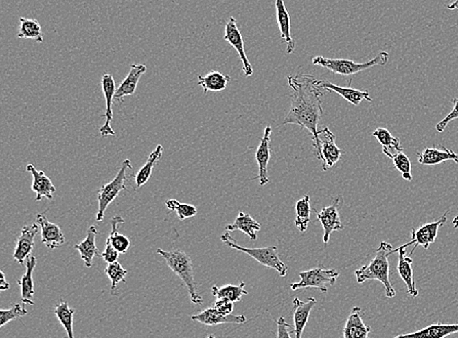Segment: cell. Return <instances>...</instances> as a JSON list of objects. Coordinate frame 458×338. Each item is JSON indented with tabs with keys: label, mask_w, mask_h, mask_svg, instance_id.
<instances>
[{
	"label": "cell",
	"mask_w": 458,
	"mask_h": 338,
	"mask_svg": "<svg viewBox=\"0 0 458 338\" xmlns=\"http://www.w3.org/2000/svg\"><path fill=\"white\" fill-rule=\"evenodd\" d=\"M418 163L423 166H437V164L453 161L458 164V154L453 150L443 147L441 150L436 148H426L423 152L417 153Z\"/></svg>",
	"instance_id": "cell-23"
},
{
	"label": "cell",
	"mask_w": 458,
	"mask_h": 338,
	"mask_svg": "<svg viewBox=\"0 0 458 338\" xmlns=\"http://www.w3.org/2000/svg\"><path fill=\"white\" fill-rule=\"evenodd\" d=\"M211 293L216 298H227L233 302H239L242 300V295H249V291H245L244 282H240L239 286L227 284L222 288L214 286H212Z\"/></svg>",
	"instance_id": "cell-36"
},
{
	"label": "cell",
	"mask_w": 458,
	"mask_h": 338,
	"mask_svg": "<svg viewBox=\"0 0 458 338\" xmlns=\"http://www.w3.org/2000/svg\"><path fill=\"white\" fill-rule=\"evenodd\" d=\"M27 172L32 173V190L36 194V201L43 200V198L48 200H53V194L56 192V187L54 186L50 178L44 173L43 170H38L34 168V164H29L27 166Z\"/></svg>",
	"instance_id": "cell-17"
},
{
	"label": "cell",
	"mask_w": 458,
	"mask_h": 338,
	"mask_svg": "<svg viewBox=\"0 0 458 338\" xmlns=\"http://www.w3.org/2000/svg\"><path fill=\"white\" fill-rule=\"evenodd\" d=\"M448 212H450V210H446L445 214H444L443 216L439 217L437 221L424 224V225L420 227L417 230L413 229V230H411V242L407 243V244L402 245V247H404V249H407L409 245H415V247H413V251L411 252V256L415 252V249H417L418 245H421V247H424L425 249H429L430 245L433 244L435 240H436L437 237H438L439 229H441V227L444 226V224H445L446 220H448Z\"/></svg>",
	"instance_id": "cell-8"
},
{
	"label": "cell",
	"mask_w": 458,
	"mask_h": 338,
	"mask_svg": "<svg viewBox=\"0 0 458 338\" xmlns=\"http://www.w3.org/2000/svg\"><path fill=\"white\" fill-rule=\"evenodd\" d=\"M372 135L377 139L379 143L382 145L384 154L393 159L399 152H402L404 149L401 147V141L399 138L393 137L389 131L382 127L376 129Z\"/></svg>",
	"instance_id": "cell-30"
},
{
	"label": "cell",
	"mask_w": 458,
	"mask_h": 338,
	"mask_svg": "<svg viewBox=\"0 0 458 338\" xmlns=\"http://www.w3.org/2000/svg\"><path fill=\"white\" fill-rule=\"evenodd\" d=\"M157 254L163 257L170 270L186 284L192 302L196 305L203 304V297L198 293V286L194 278V265L191 257L182 249L165 251L159 249H157Z\"/></svg>",
	"instance_id": "cell-3"
},
{
	"label": "cell",
	"mask_w": 458,
	"mask_h": 338,
	"mask_svg": "<svg viewBox=\"0 0 458 338\" xmlns=\"http://www.w3.org/2000/svg\"><path fill=\"white\" fill-rule=\"evenodd\" d=\"M166 207L170 210H174L177 212L178 218L184 220L192 218L196 216L198 210L195 205H189V203H181L177 200H168L165 203Z\"/></svg>",
	"instance_id": "cell-38"
},
{
	"label": "cell",
	"mask_w": 458,
	"mask_h": 338,
	"mask_svg": "<svg viewBox=\"0 0 458 338\" xmlns=\"http://www.w3.org/2000/svg\"><path fill=\"white\" fill-rule=\"evenodd\" d=\"M317 304L314 297H308L306 300L299 298L293 300V321H295V338H302L303 332L309 319L312 309Z\"/></svg>",
	"instance_id": "cell-18"
},
{
	"label": "cell",
	"mask_w": 458,
	"mask_h": 338,
	"mask_svg": "<svg viewBox=\"0 0 458 338\" xmlns=\"http://www.w3.org/2000/svg\"><path fill=\"white\" fill-rule=\"evenodd\" d=\"M18 38L34 39L38 43H43V34L41 25L38 21L20 18V31L17 34Z\"/></svg>",
	"instance_id": "cell-35"
},
{
	"label": "cell",
	"mask_w": 458,
	"mask_h": 338,
	"mask_svg": "<svg viewBox=\"0 0 458 338\" xmlns=\"http://www.w3.org/2000/svg\"><path fill=\"white\" fill-rule=\"evenodd\" d=\"M10 289V284L6 281L3 271H0V291H4Z\"/></svg>",
	"instance_id": "cell-45"
},
{
	"label": "cell",
	"mask_w": 458,
	"mask_h": 338,
	"mask_svg": "<svg viewBox=\"0 0 458 338\" xmlns=\"http://www.w3.org/2000/svg\"><path fill=\"white\" fill-rule=\"evenodd\" d=\"M146 71H147V67L145 65L132 64L128 75L117 87L115 95V100L122 101L124 97L131 96V95L135 93L139 80Z\"/></svg>",
	"instance_id": "cell-22"
},
{
	"label": "cell",
	"mask_w": 458,
	"mask_h": 338,
	"mask_svg": "<svg viewBox=\"0 0 458 338\" xmlns=\"http://www.w3.org/2000/svg\"><path fill=\"white\" fill-rule=\"evenodd\" d=\"M448 8L450 9V10H453V9H458V0H455L453 3H450V5H448Z\"/></svg>",
	"instance_id": "cell-46"
},
{
	"label": "cell",
	"mask_w": 458,
	"mask_h": 338,
	"mask_svg": "<svg viewBox=\"0 0 458 338\" xmlns=\"http://www.w3.org/2000/svg\"><path fill=\"white\" fill-rule=\"evenodd\" d=\"M163 155V146L157 145L154 152H152V154L150 155L147 163L140 168V170L138 171L137 174L135 176L136 187H137V188H141V187L144 186L146 183L149 181L154 166H156L157 163L161 161Z\"/></svg>",
	"instance_id": "cell-31"
},
{
	"label": "cell",
	"mask_w": 458,
	"mask_h": 338,
	"mask_svg": "<svg viewBox=\"0 0 458 338\" xmlns=\"http://www.w3.org/2000/svg\"><path fill=\"white\" fill-rule=\"evenodd\" d=\"M388 60H389L388 52L381 51L374 59L365 63H356L351 60L330 59V58L317 56L313 58V64L328 69L336 75L352 76L371 69L372 67L385 66L388 63Z\"/></svg>",
	"instance_id": "cell-4"
},
{
	"label": "cell",
	"mask_w": 458,
	"mask_h": 338,
	"mask_svg": "<svg viewBox=\"0 0 458 338\" xmlns=\"http://www.w3.org/2000/svg\"><path fill=\"white\" fill-rule=\"evenodd\" d=\"M230 82V76L216 71H210L205 76H198V85L203 88L205 94L208 91H223Z\"/></svg>",
	"instance_id": "cell-29"
},
{
	"label": "cell",
	"mask_w": 458,
	"mask_h": 338,
	"mask_svg": "<svg viewBox=\"0 0 458 338\" xmlns=\"http://www.w3.org/2000/svg\"><path fill=\"white\" fill-rule=\"evenodd\" d=\"M371 326L365 325L363 321L362 308L354 307L344 326L342 338H371Z\"/></svg>",
	"instance_id": "cell-20"
},
{
	"label": "cell",
	"mask_w": 458,
	"mask_h": 338,
	"mask_svg": "<svg viewBox=\"0 0 458 338\" xmlns=\"http://www.w3.org/2000/svg\"><path fill=\"white\" fill-rule=\"evenodd\" d=\"M453 228L458 229V216H455V219L453 220Z\"/></svg>",
	"instance_id": "cell-47"
},
{
	"label": "cell",
	"mask_w": 458,
	"mask_h": 338,
	"mask_svg": "<svg viewBox=\"0 0 458 338\" xmlns=\"http://www.w3.org/2000/svg\"><path fill=\"white\" fill-rule=\"evenodd\" d=\"M339 272L335 269H325L323 267L314 268L299 273L300 281L291 284V289H316L321 293H327L328 286H334L339 277Z\"/></svg>",
	"instance_id": "cell-7"
},
{
	"label": "cell",
	"mask_w": 458,
	"mask_h": 338,
	"mask_svg": "<svg viewBox=\"0 0 458 338\" xmlns=\"http://www.w3.org/2000/svg\"><path fill=\"white\" fill-rule=\"evenodd\" d=\"M221 240L230 249H237L240 252H244L247 256L255 259L261 265L276 270L281 277H286L288 274V266L281 260L279 257V251L277 247H259V249H249V247H240L231 237L230 233L227 232L221 236Z\"/></svg>",
	"instance_id": "cell-5"
},
{
	"label": "cell",
	"mask_w": 458,
	"mask_h": 338,
	"mask_svg": "<svg viewBox=\"0 0 458 338\" xmlns=\"http://www.w3.org/2000/svg\"><path fill=\"white\" fill-rule=\"evenodd\" d=\"M25 315H27V310L25 309V303L24 304H21V303L14 304L8 310H0V326L2 328L13 319L22 318Z\"/></svg>",
	"instance_id": "cell-39"
},
{
	"label": "cell",
	"mask_w": 458,
	"mask_h": 338,
	"mask_svg": "<svg viewBox=\"0 0 458 338\" xmlns=\"http://www.w3.org/2000/svg\"><path fill=\"white\" fill-rule=\"evenodd\" d=\"M227 232H233V231H242L247 234L252 240H257V232L261 230V225L252 218L251 214L245 212H240L233 223L226 226Z\"/></svg>",
	"instance_id": "cell-28"
},
{
	"label": "cell",
	"mask_w": 458,
	"mask_h": 338,
	"mask_svg": "<svg viewBox=\"0 0 458 338\" xmlns=\"http://www.w3.org/2000/svg\"><path fill=\"white\" fill-rule=\"evenodd\" d=\"M132 169L130 159H126L122 164L119 173L115 179L108 184L104 185L98 191V212L96 214V221L100 222L104 219L106 210L108 205L119 196L120 192L127 190L126 171Z\"/></svg>",
	"instance_id": "cell-6"
},
{
	"label": "cell",
	"mask_w": 458,
	"mask_h": 338,
	"mask_svg": "<svg viewBox=\"0 0 458 338\" xmlns=\"http://www.w3.org/2000/svg\"><path fill=\"white\" fill-rule=\"evenodd\" d=\"M277 19L281 38L286 43V52L291 54L295 49V43L291 38L290 17L284 0H276Z\"/></svg>",
	"instance_id": "cell-26"
},
{
	"label": "cell",
	"mask_w": 458,
	"mask_h": 338,
	"mask_svg": "<svg viewBox=\"0 0 458 338\" xmlns=\"http://www.w3.org/2000/svg\"><path fill=\"white\" fill-rule=\"evenodd\" d=\"M39 228L41 227L38 224L34 223L32 225L25 226L21 231L13 254L15 261H17L21 265H24L25 260H27V258L31 256L34 247V238L38 235Z\"/></svg>",
	"instance_id": "cell-13"
},
{
	"label": "cell",
	"mask_w": 458,
	"mask_h": 338,
	"mask_svg": "<svg viewBox=\"0 0 458 338\" xmlns=\"http://www.w3.org/2000/svg\"><path fill=\"white\" fill-rule=\"evenodd\" d=\"M105 273L107 274L108 279L112 282V293L117 289V286L120 282L126 281V275L128 274V271L122 267V264L117 262L108 264L106 267Z\"/></svg>",
	"instance_id": "cell-37"
},
{
	"label": "cell",
	"mask_w": 458,
	"mask_h": 338,
	"mask_svg": "<svg viewBox=\"0 0 458 338\" xmlns=\"http://www.w3.org/2000/svg\"><path fill=\"white\" fill-rule=\"evenodd\" d=\"M224 39L239 53L242 62V71H244V76L249 78L253 75V69H252L251 62L249 61V58L245 54L244 38L238 27L235 18L231 17L227 22Z\"/></svg>",
	"instance_id": "cell-12"
},
{
	"label": "cell",
	"mask_w": 458,
	"mask_h": 338,
	"mask_svg": "<svg viewBox=\"0 0 458 338\" xmlns=\"http://www.w3.org/2000/svg\"><path fill=\"white\" fill-rule=\"evenodd\" d=\"M317 84H318L319 87L327 90L328 92L332 91L339 94L340 96L343 97V98L345 99L346 101H348L349 103H351L352 105L356 106L360 105V102L364 100L372 102L369 90H358L355 89V88H351L350 87H339V85L333 84V83L328 82V80H318Z\"/></svg>",
	"instance_id": "cell-19"
},
{
	"label": "cell",
	"mask_w": 458,
	"mask_h": 338,
	"mask_svg": "<svg viewBox=\"0 0 458 338\" xmlns=\"http://www.w3.org/2000/svg\"><path fill=\"white\" fill-rule=\"evenodd\" d=\"M393 163L396 169L399 172L402 173V178L407 181H411L413 180V174H411V163L409 161L408 156L402 152L398 153L394 157H393Z\"/></svg>",
	"instance_id": "cell-40"
},
{
	"label": "cell",
	"mask_w": 458,
	"mask_h": 338,
	"mask_svg": "<svg viewBox=\"0 0 458 338\" xmlns=\"http://www.w3.org/2000/svg\"><path fill=\"white\" fill-rule=\"evenodd\" d=\"M207 338H215V337H212V335H210V337H208Z\"/></svg>",
	"instance_id": "cell-48"
},
{
	"label": "cell",
	"mask_w": 458,
	"mask_h": 338,
	"mask_svg": "<svg viewBox=\"0 0 458 338\" xmlns=\"http://www.w3.org/2000/svg\"><path fill=\"white\" fill-rule=\"evenodd\" d=\"M392 245L387 242H381L376 256L371 262L362 266L360 269L356 270V279L358 284L365 281H379L382 282L385 288V295L388 298L396 296V291L390 282V263L389 256L392 254Z\"/></svg>",
	"instance_id": "cell-2"
},
{
	"label": "cell",
	"mask_w": 458,
	"mask_h": 338,
	"mask_svg": "<svg viewBox=\"0 0 458 338\" xmlns=\"http://www.w3.org/2000/svg\"><path fill=\"white\" fill-rule=\"evenodd\" d=\"M192 319L205 326H218L221 324H242L247 322L244 315L235 316V315H225L220 313L214 307L207 308L201 313L193 315Z\"/></svg>",
	"instance_id": "cell-21"
},
{
	"label": "cell",
	"mask_w": 458,
	"mask_h": 338,
	"mask_svg": "<svg viewBox=\"0 0 458 338\" xmlns=\"http://www.w3.org/2000/svg\"><path fill=\"white\" fill-rule=\"evenodd\" d=\"M124 219L122 216H115L112 218V232L108 235L107 243L113 245L119 254H126L130 247L131 242L126 236L117 232L119 224H124Z\"/></svg>",
	"instance_id": "cell-32"
},
{
	"label": "cell",
	"mask_w": 458,
	"mask_h": 338,
	"mask_svg": "<svg viewBox=\"0 0 458 338\" xmlns=\"http://www.w3.org/2000/svg\"><path fill=\"white\" fill-rule=\"evenodd\" d=\"M296 218L295 224L296 228L300 232H306L308 225H309L310 220H311V201H310L309 196H304L296 203L295 205Z\"/></svg>",
	"instance_id": "cell-34"
},
{
	"label": "cell",
	"mask_w": 458,
	"mask_h": 338,
	"mask_svg": "<svg viewBox=\"0 0 458 338\" xmlns=\"http://www.w3.org/2000/svg\"><path fill=\"white\" fill-rule=\"evenodd\" d=\"M288 80L293 93L290 110L284 120V126L297 124L307 129L312 134L314 154L318 157L320 154L318 126L323 113V97L328 91L318 87V80L313 76H289Z\"/></svg>",
	"instance_id": "cell-1"
},
{
	"label": "cell",
	"mask_w": 458,
	"mask_h": 338,
	"mask_svg": "<svg viewBox=\"0 0 458 338\" xmlns=\"http://www.w3.org/2000/svg\"><path fill=\"white\" fill-rule=\"evenodd\" d=\"M452 103L453 104V108L452 112L448 113V115L439 122L436 126V131L438 132H443L445 131L446 127L448 126L450 122H452L453 120L458 119V98L452 99Z\"/></svg>",
	"instance_id": "cell-41"
},
{
	"label": "cell",
	"mask_w": 458,
	"mask_h": 338,
	"mask_svg": "<svg viewBox=\"0 0 458 338\" xmlns=\"http://www.w3.org/2000/svg\"><path fill=\"white\" fill-rule=\"evenodd\" d=\"M277 338H291L290 333H295V328L286 323L284 317H279L277 321Z\"/></svg>",
	"instance_id": "cell-43"
},
{
	"label": "cell",
	"mask_w": 458,
	"mask_h": 338,
	"mask_svg": "<svg viewBox=\"0 0 458 338\" xmlns=\"http://www.w3.org/2000/svg\"><path fill=\"white\" fill-rule=\"evenodd\" d=\"M343 205V198L342 196H336L333 200L332 205L323 207L321 212H317V217L320 220L323 228V240L325 244L330 242V235L335 231L343 230L344 226L340 221L339 210Z\"/></svg>",
	"instance_id": "cell-9"
},
{
	"label": "cell",
	"mask_w": 458,
	"mask_h": 338,
	"mask_svg": "<svg viewBox=\"0 0 458 338\" xmlns=\"http://www.w3.org/2000/svg\"><path fill=\"white\" fill-rule=\"evenodd\" d=\"M36 223L41 227V242L50 249H58L66 243L62 229L52 223L43 214L36 215Z\"/></svg>",
	"instance_id": "cell-14"
},
{
	"label": "cell",
	"mask_w": 458,
	"mask_h": 338,
	"mask_svg": "<svg viewBox=\"0 0 458 338\" xmlns=\"http://www.w3.org/2000/svg\"><path fill=\"white\" fill-rule=\"evenodd\" d=\"M119 252L113 247L112 245L106 243L105 251L102 252L101 257L103 260L108 264L117 262L119 257Z\"/></svg>",
	"instance_id": "cell-44"
},
{
	"label": "cell",
	"mask_w": 458,
	"mask_h": 338,
	"mask_svg": "<svg viewBox=\"0 0 458 338\" xmlns=\"http://www.w3.org/2000/svg\"><path fill=\"white\" fill-rule=\"evenodd\" d=\"M38 264V259L36 256H30L25 262V268L27 271L23 275L22 279L18 281L21 289V300L25 304L34 305V268Z\"/></svg>",
	"instance_id": "cell-25"
},
{
	"label": "cell",
	"mask_w": 458,
	"mask_h": 338,
	"mask_svg": "<svg viewBox=\"0 0 458 338\" xmlns=\"http://www.w3.org/2000/svg\"><path fill=\"white\" fill-rule=\"evenodd\" d=\"M54 313L56 315L61 325L66 330L69 338H76L73 333V317H75L76 309L69 308L68 302L61 300L54 307Z\"/></svg>",
	"instance_id": "cell-33"
},
{
	"label": "cell",
	"mask_w": 458,
	"mask_h": 338,
	"mask_svg": "<svg viewBox=\"0 0 458 338\" xmlns=\"http://www.w3.org/2000/svg\"><path fill=\"white\" fill-rule=\"evenodd\" d=\"M214 307L220 313L229 316V315L233 314L235 304H233V301L227 300V298H217Z\"/></svg>",
	"instance_id": "cell-42"
},
{
	"label": "cell",
	"mask_w": 458,
	"mask_h": 338,
	"mask_svg": "<svg viewBox=\"0 0 458 338\" xmlns=\"http://www.w3.org/2000/svg\"><path fill=\"white\" fill-rule=\"evenodd\" d=\"M101 85L106 101V122L99 131H100L102 137L105 138L108 137V136L115 135V132L113 131L111 124H112L113 117V103L115 101V95L117 88L115 87V82L113 80V76L110 75V74H104L103 76H102Z\"/></svg>",
	"instance_id": "cell-11"
},
{
	"label": "cell",
	"mask_w": 458,
	"mask_h": 338,
	"mask_svg": "<svg viewBox=\"0 0 458 338\" xmlns=\"http://www.w3.org/2000/svg\"><path fill=\"white\" fill-rule=\"evenodd\" d=\"M98 235L96 226L89 227L87 230V238L80 244L76 245L73 249L80 254V257L87 268H91L93 265V258L96 256L101 257L96 245V238Z\"/></svg>",
	"instance_id": "cell-24"
},
{
	"label": "cell",
	"mask_w": 458,
	"mask_h": 338,
	"mask_svg": "<svg viewBox=\"0 0 458 338\" xmlns=\"http://www.w3.org/2000/svg\"><path fill=\"white\" fill-rule=\"evenodd\" d=\"M399 252V262H398L397 269L400 277L406 284L408 289V293L413 297L418 296V291L416 289L415 278H413V259L411 256H407V249L399 247L398 249H393L392 254Z\"/></svg>",
	"instance_id": "cell-16"
},
{
	"label": "cell",
	"mask_w": 458,
	"mask_h": 338,
	"mask_svg": "<svg viewBox=\"0 0 458 338\" xmlns=\"http://www.w3.org/2000/svg\"><path fill=\"white\" fill-rule=\"evenodd\" d=\"M457 333H458V324L444 325L439 323L428 326L417 332L398 335L395 338H446Z\"/></svg>",
	"instance_id": "cell-27"
},
{
	"label": "cell",
	"mask_w": 458,
	"mask_h": 338,
	"mask_svg": "<svg viewBox=\"0 0 458 338\" xmlns=\"http://www.w3.org/2000/svg\"><path fill=\"white\" fill-rule=\"evenodd\" d=\"M271 134H272V128L268 126L264 131L263 137L255 153L256 163L258 164L259 170L257 178L260 186H265L270 182L269 177H268V164H269L271 157Z\"/></svg>",
	"instance_id": "cell-15"
},
{
	"label": "cell",
	"mask_w": 458,
	"mask_h": 338,
	"mask_svg": "<svg viewBox=\"0 0 458 338\" xmlns=\"http://www.w3.org/2000/svg\"><path fill=\"white\" fill-rule=\"evenodd\" d=\"M336 136L332 133L328 127L323 131H319V145H320V154L317 159L321 161L323 169L327 171L328 168H332L335 164L339 163L341 159V149L335 143Z\"/></svg>",
	"instance_id": "cell-10"
}]
</instances>
